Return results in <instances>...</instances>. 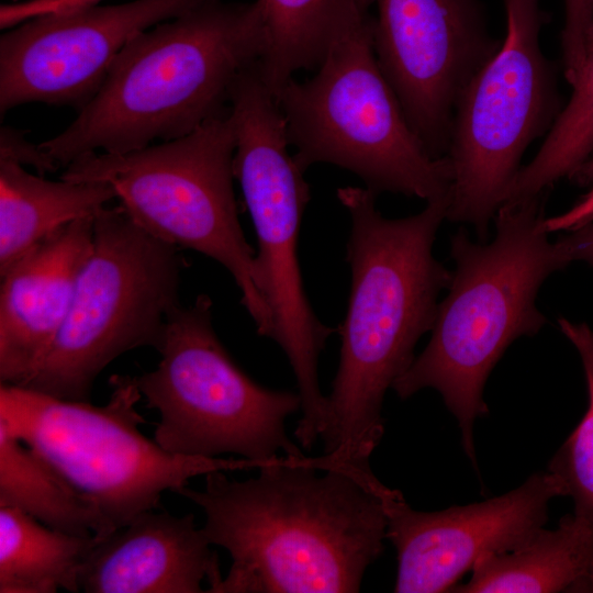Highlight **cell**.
Instances as JSON below:
<instances>
[{"instance_id": "cell-1", "label": "cell", "mask_w": 593, "mask_h": 593, "mask_svg": "<svg viewBox=\"0 0 593 593\" xmlns=\"http://www.w3.org/2000/svg\"><path fill=\"white\" fill-rule=\"evenodd\" d=\"M370 467L286 456L259 474H205L203 490L174 492L205 515L211 545L232 558L214 593H355L383 552L385 499Z\"/></svg>"}, {"instance_id": "cell-2", "label": "cell", "mask_w": 593, "mask_h": 593, "mask_svg": "<svg viewBox=\"0 0 593 593\" xmlns=\"http://www.w3.org/2000/svg\"><path fill=\"white\" fill-rule=\"evenodd\" d=\"M377 197L366 187L337 189L351 222V286L321 436V458L328 463L370 467L384 433L385 392L414 361L418 339L434 326L438 295L451 281V271L433 254L450 194L401 219L383 216Z\"/></svg>"}, {"instance_id": "cell-3", "label": "cell", "mask_w": 593, "mask_h": 593, "mask_svg": "<svg viewBox=\"0 0 593 593\" xmlns=\"http://www.w3.org/2000/svg\"><path fill=\"white\" fill-rule=\"evenodd\" d=\"M266 49L256 1L210 0L132 38L76 119L38 147L66 167L186 136L230 109L237 79Z\"/></svg>"}, {"instance_id": "cell-4", "label": "cell", "mask_w": 593, "mask_h": 593, "mask_svg": "<svg viewBox=\"0 0 593 593\" xmlns=\"http://www.w3.org/2000/svg\"><path fill=\"white\" fill-rule=\"evenodd\" d=\"M550 191L503 203L489 243L473 242L462 227L451 236L455 269L429 343L392 387L401 399L425 388L438 391L474 465L473 426L489 413L483 390L490 372L515 339L546 323L536 298L559 270L546 228Z\"/></svg>"}, {"instance_id": "cell-5", "label": "cell", "mask_w": 593, "mask_h": 593, "mask_svg": "<svg viewBox=\"0 0 593 593\" xmlns=\"http://www.w3.org/2000/svg\"><path fill=\"white\" fill-rule=\"evenodd\" d=\"M235 148L228 109L176 139L125 154L83 156L66 166L60 179L110 183L122 209L144 231L220 262L236 282L258 335L272 339L256 253L238 220Z\"/></svg>"}, {"instance_id": "cell-6", "label": "cell", "mask_w": 593, "mask_h": 593, "mask_svg": "<svg viewBox=\"0 0 593 593\" xmlns=\"http://www.w3.org/2000/svg\"><path fill=\"white\" fill-rule=\"evenodd\" d=\"M107 404L0 385V423L45 460L116 529L157 510L165 491L212 471L259 469L249 459L172 454L144 436L134 377L114 374Z\"/></svg>"}, {"instance_id": "cell-7", "label": "cell", "mask_w": 593, "mask_h": 593, "mask_svg": "<svg viewBox=\"0 0 593 593\" xmlns=\"http://www.w3.org/2000/svg\"><path fill=\"white\" fill-rule=\"evenodd\" d=\"M373 23L339 42L316 74L276 94L299 167L331 164L383 192L427 201L450 194L447 156L434 158L411 127L373 49Z\"/></svg>"}, {"instance_id": "cell-8", "label": "cell", "mask_w": 593, "mask_h": 593, "mask_svg": "<svg viewBox=\"0 0 593 593\" xmlns=\"http://www.w3.org/2000/svg\"><path fill=\"white\" fill-rule=\"evenodd\" d=\"M230 109L236 138L234 176L256 233V265L273 320L272 340L286 354L296 381L302 412L296 428L313 437L327 421L317 367L333 329L312 310L298 259L310 187L288 150L283 115L257 65L237 79Z\"/></svg>"}, {"instance_id": "cell-9", "label": "cell", "mask_w": 593, "mask_h": 593, "mask_svg": "<svg viewBox=\"0 0 593 593\" xmlns=\"http://www.w3.org/2000/svg\"><path fill=\"white\" fill-rule=\"evenodd\" d=\"M183 267L179 248L144 231L121 205L100 209L67 316L21 387L89 401L94 380L115 358L144 346L158 350L169 316L181 306Z\"/></svg>"}, {"instance_id": "cell-10", "label": "cell", "mask_w": 593, "mask_h": 593, "mask_svg": "<svg viewBox=\"0 0 593 593\" xmlns=\"http://www.w3.org/2000/svg\"><path fill=\"white\" fill-rule=\"evenodd\" d=\"M503 3L505 36L460 93L446 155L452 169L446 220L472 226L482 243L524 153L548 134L564 107L556 67L540 47L549 22L540 0Z\"/></svg>"}, {"instance_id": "cell-11", "label": "cell", "mask_w": 593, "mask_h": 593, "mask_svg": "<svg viewBox=\"0 0 593 593\" xmlns=\"http://www.w3.org/2000/svg\"><path fill=\"white\" fill-rule=\"evenodd\" d=\"M155 370L134 377L146 406L159 414L154 439L172 454L216 458L235 454L261 463L303 456L286 433L301 410L298 392L272 390L231 358L212 325L206 294L168 318Z\"/></svg>"}, {"instance_id": "cell-12", "label": "cell", "mask_w": 593, "mask_h": 593, "mask_svg": "<svg viewBox=\"0 0 593 593\" xmlns=\"http://www.w3.org/2000/svg\"><path fill=\"white\" fill-rule=\"evenodd\" d=\"M373 49L404 114L434 158L447 155L458 98L495 54L481 0H377Z\"/></svg>"}, {"instance_id": "cell-13", "label": "cell", "mask_w": 593, "mask_h": 593, "mask_svg": "<svg viewBox=\"0 0 593 593\" xmlns=\"http://www.w3.org/2000/svg\"><path fill=\"white\" fill-rule=\"evenodd\" d=\"M210 0H134L52 10L0 37V113L25 103L79 111L139 33Z\"/></svg>"}, {"instance_id": "cell-14", "label": "cell", "mask_w": 593, "mask_h": 593, "mask_svg": "<svg viewBox=\"0 0 593 593\" xmlns=\"http://www.w3.org/2000/svg\"><path fill=\"white\" fill-rule=\"evenodd\" d=\"M564 496L549 471L493 499L443 511L412 508L394 490L385 499L387 538L396 550V593L451 592L485 555L526 544L548 519V504Z\"/></svg>"}, {"instance_id": "cell-15", "label": "cell", "mask_w": 593, "mask_h": 593, "mask_svg": "<svg viewBox=\"0 0 593 593\" xmlns=\"http://www.w3.org/2000/svg\"><path fill=\"white\" fill-rule=\"evenodd\" d=\"M93 217L65 225L0 275L1 383L23 385L61 328L91 251Z\"/></svg>"}, {"instance_id": "cell-16", "label": "cell", "mask_w": 593, "mask_h": 593, "mask_svg": "<svg viewBox=\"0 0 593 593\" xmlns=\"http://www.w3.org/2000/svg\"><path fill=\"white\" fill-rule=\"evenodd\" d=\"M194 515L145 512L98 539L80 570L86 593H200L222 579Z\"/></svg>"}, {"instance_id": "cell-17", "label": "cell", "mask_w": 593, "mask_h": 593, "mask_svg": "<svg viewBox=\"0 0 593 593\" xmlns=\"http://www.w3.org/2000/svg\"><path fill=\"white\" fill-rule=\"evenodd\" d=\"M456 593H593V528L574 514L517 549L485 555Z\"/></svg>"}, {"instance_id": "cell-18", "label": "cell", "mask_w": 593, "mask_h": 593, "mask_svg": "<svg viewBox=\"0 0 593 593\" xmlns=\"http://www.w3.org/2000/svg\"><path fill=\"white\" fill-rule=\"evenodd\" d=\"M116 198L102 181H51L0 157V275L65 225Z\"/></svg>"}, {"instance_id": "cell-19", "label": "cell", "mask_w": 593, "mask_h": 593, "mask_svg": "<svg viewBox=\"0 0 593 593\" xmlns=\"http://www.w3.org/2000/svg\"><path fill=\"white\" fill-rule=\"evenodd\" d=\"M267 49L261 77L276 94L294 72L316 69L339 42L371 23L377 0H255Z\"/></svg>"}, {"instance_id": "cell-20", "label": "cell", "mask_w": 593, "mask_h": 593, "mask_svg": "<svg viewBox=\"0 0 593 593\" xmlns=\"http://www.w3.org/2000/svg\"><path fill=\"white\" fill-rule=\"evenodd\" d=\"M98 539L0 506V593L79 592L81 567Z\"/></svg>"}, {"instance_id": "cell-21", "label": "cell", "mask_w": 593, "mask_h": 593, "mask_svg": "<svg viewBox=\"0 0 593 593\" xmlns=\"http://www.w3.org/2000/svg\"><path fill=\"white\" fill-rule=\"evenodd\" d=\"M0 506L52 528L105 537L111 523L36 452L0 423Z\"/></svg>"}, {"instance_id": "cell-22", "label": "cell", "mask_w": 593, "mask_h": 593, "mask_svg": "<svg viewBox=\"0 0 593 593\" xmlns=\"http://www.w3.org/2000/svg\"><path fill=\"white\" fill-rule=\"evenodd\" d=\"M571 88L569 101L535 157L518 171L504 203L551 190L559 180L569 178L593 152V29Z\"/></svg>"}, {"instance_id": "cell-23", "label": "cell", "mask_w": 593, "mask_h": 593, "mask_svg": "<svg viewBox=\"0 0 593 593\" xmlns=\"http://www.w3.org/2000/svg\"><path fill=\"white\" fill-rule=\"evenodd\" d=\"M558 325L581 358L589 402L583 418L551 458L547 471L559 480L564 496L573 500V514L593 528V329L564 317L558 318Z\"/></svg>"}, {"instance_id": "cell-24", "label": "cell", "mask_w": 593, "mask_h": 593, "mask_svg": "<svg viewBox=\"0 0 593 593\" xmlns=\"http://www.w3.org/2000/svg\"><path fill=\"white\" fill-rule=\"evenodd\" d=\"M593 29V0H564L561 32L563 74L572 85L582 66L585 45Z\"/></svg>"}, {"instance_id": "cell-25", "label": "cell", "mask_w": 593, "mask_h": 593, "mask_svg": "<svg viewBox=\"0 0 593 593\" xmlns=\"http://www.w3.org/2000/svg\"><path fill=\"white\" fill-rule=\"evenodd\" d=\"M0 157L13 159L21 165H30L41 176L59 168L38 145L30 144L21 132L9 126H2L0 131Z\"/></svg>"}, {"instance_id": "cell-26", "label": "cell", "mask_w": 593, "mask_h": 593, "mask_svg": "<svg viewBox=\"0 0 593 593\" xmlns=\"http://www.w3.org/2000/svg\"><path fill=\"white\" fill-rule=\"evenodd\" d=\"M552 251L559 270L574 261L593 266V222L560 235L552 243Z\"/></svg>"}, {"instance_id": "cell-27", "label": "cell", "mask_w": 593, "mask_h": 593, "mask_svg": "<svg viewBox=\"0 0 593 593\" xmlns=\"http://www.w3.org/2000/svg\"><path fill=\"white\" fill-rule=\"evenodd\" d=\"M590 195H591V199H592V201H593V187H592V189H591V191H590Z\"/></svg>"}, {"instance_id": "cell-28", "label": "cell", "mask_w": 593, "mask_h": 593, "mask_svg": "<svg viewBox=\"0 0 593 593\" xmlns=\"http://www.w3.org/2000/svg\"><path fill=\"white\" fill-rule=\"evenodd\" d=\"M12 1H18V0H12Z\"/></svg>"}]
</instances>
